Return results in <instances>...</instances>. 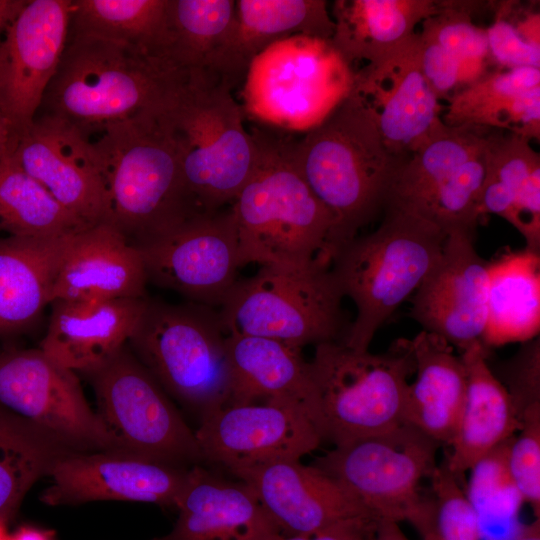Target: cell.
<instances>
[{
	"mask_svg": "<svg viewBox=\"0 0 540 540\" xmlns=\"http://www.w3.org/2000/svg\"><path fill=\"white\" fill-rule=\"evenodd\" d=\"M518 437H513L507 452L509 474L522 496L539 518L540 510V405L521 416Z\"/></svg>",
	"mask_w": 540,
	"mask_h": 540,
	"instance_id": "44",
	"label": "cell"
},
{
	"mask_svg": "<svg viewBox=\"0 0 540 540\" xmlns=\"http://www.w3.org/2000/svg\"><path fill=\"white\" fill-rule=\"evenodd\" d=\"M486 148L405 210L427 219L446 234L475 233L482 217L479 204L486 174Z\"/></svg>",
	"mask_w": 540,
	"mask_h": 540,
	"instance_id": "41",
	"label": "cell"
},
{
	"mask_svg": "<svg viewBox=\"0 0 540 540\" xmlns=\"http://www.w3.org/2000/svg\"><path fill=\"white\" fill-rule=\"evenodd\" d=\"M189 468L119 452H75L58 460L41 493L50 506L117 500L173 507Z\"/></svg>",
	"mask_w": 540,
	"mask_h": 540,
	"instance_id": "19",
	"label": "cell"
},
{
	"mask_svg": "<svg viewBox=\"0 0 540 540\" xmlns=\"http://www.w3.org/2000/svg\"><path fill=\"white\" fill-rule=\"evenodd\" d=\"M12 155L26 173L86 226L107 221L102 162L92 140L77 127L41 114L19 135Z\"/></svg>",
	"mask_w": 540,
	"mask_h": 540,
	"instance_id": "18",
	"label": "cell"
},
{
	"mask_svg": "<svg viewBox=\"0 0 540 540\" xmlns=\"http://www.w3.org/2000/svg\"><path fill=\"white\" fill-rule=\"evenodd\" d=\"M292 156L300 175L334 218L335 255L387 205L405 162L388 152L351 91L320 124L300 139L292 138Z\"/></svg>",
	"mask_w": 540,
	"mask_h": 540,
	"instance_id": "3",
	"label": "cell"
},
{
	"mask_svg": "<svg viewBox=\"0 0 540 540\" xmlns=\"http://www.w3.org/2000/svg\"><path fill=\"white\" fill-rule=\"evenodd\" d=\"M75 452L0 405V519L13 516L33 484Z\"/></svg>",
	"mask_w": 540,
	"mask_h": 540,
	"instance_id": "33",
	"label": "cell"
},
{
	"mask_svg": "<svg viewBox=\"0 0 540 540\" xmlns=\"http://www.w3.org/2000/svg\"><path fill=\"white\" fill-rule=\"evenodd\" d=\"M539 331L540 253L524 248L489 261L482 345L522 344Z\"/></svg>",
	"mask_w": 540,
	"mask_h": 540,
	"instance_id": "32",
	"label": "cell"
},
{
	"mask_svg": "<svg viewBox=\"0 0 540 540\" xmlns=\"http://www.w3.org/2000/svg\"><path fill=\"white\" fill-rule=\"evenodd\" d=\"M12 154L0 162V229L12 236L43 238L89 228L26 173Z\"/></svg>",
	"mask_w": 540,
	"mask_h": 540,
	"instance_id": "36",
	"label": "cell"
},
{
	"mask_svg": "<svg viewBox=\"0 0 540 540\" xmlns=\"http://www.w3.org/2000/svg\"><path fill=\"white\" fill-rule=\"evenodd\" d=\"M512 540H540L539 518L528 525H524L518 535Z\"/></svg>",
	"mask_w": 540,
	"mask_h": 540,
	"instance_id": "52",
	"label": "cell"
},
{
	"mask_svg": "<svg viewBox=\"0 0 540 540\" xmlns=\"http://www.w3.org/2000/svg\"><path fill=\"white\" fill-rule=\"evenodd\" d=\"M487 265L474 233H447L441 255L412 298L411 316L422 330L462 351L481 343L485 325Z\"/></svg>",
	"mask_w": 540,
	"mask_h": 540,
	"instance_id": "20",
	"label": "cell"
},
{
	"mask_svg": "<svg viewBox=\"0 0 540 540\" xmlns=\"http://www.w3.org/2000/svg\"><path fill=\"white\" fill-rule=\"evenodd\" d=\"M238 39L248 65L269 45L293 36L331 40L335 24L324 0L235 1Z\"/></svg>",
	"mask_w": 540,
	"mask_h": 540,
	"instance_id": "37",
	"label": "cell"
},
{
	"mask_svg": "<svg viewBox=\"0 0 540 540\" xmlns=\"http://www.w3.org/2000/svg\"><path fill=\"white\" fill-rule=\"evenodd\" d=\"M439 10L434 0H337L331 43L350 67L374 64L398 49ZM364 65V66H365Z\"/></svg>",
	"mask_w": 540,
	"mask_h": 540,
	"instance_id": "31",
	"label": "cell"
},
{
	"mask_svg": "<svg viewBox=\"0 0 540 540\" xmlns=\"http://www.w3.org/2000/svg\"><path fill=\"white\" fill-rule=\"evenodd\" d=\"M380 520L374 515H363L340 521L313 533L283 535L276 540H369Z\"/></svg>",
	"mask_w": 540,
	"mask_h": 540,
	"instance_id": "47",
	"label": "cell"
},
{
	"mask_svg": "<svg viewBox=\"0 0 540 540\" xmlns=\"http://www.w3.org/2000/svg\"><path fill=\"white\" fill-rule=\"evenodd\" d=\"M343 298L331 266H261L235 282L218 312L226 335L265 337L303 348L344 340Z\"/></svg>",
	"mask_w": 540,
	"mask_h": 540,
	"instance_id": "9",
	"label": "cell"
},
{
	"mask_svg": "<svg viewBox=\"0 0 540 540\" xmlns=\"http://www.w3.org/2000/svg\"><path fill=\"white\" fill-rule=\"evenodd\" d=\"M77 234L0 238V336L26 330L52 303L55 279Z\"/></svg>",
	"mask_w": 540,
	"mask_h": 540,
	"instance_id": "30",
	"label": "cell"
},
{
	"mask_svg": "<svg viewBox=\"0 0 540 540\" xmlns=\"http://www.w3.org/2000/svg\"><path fill=\"white\" fill-rule=\"evenodd\" d=\"M252 133L259 149L257 165L230 204L240 265L331 266L335 221L296 168L292 137L269 128Z\"/></svg>",
	"mask_w": 540,
	"mask_h": 540,
	"instance_id": "1",
	"label": "cell"
},
{
	"mask_svg": "<svg viewBox=\"0 0 540 540\" xmlns=\"http://www.w3.org/2000/svg\"><path fill=\"white\" fill-rule=\"evenodd\" d=\"M26 0H0V46L8 26L20 13Z\"/></svg>",
	"mask_w": 540,
	"mask_h": 540,
	"instance_id": "49",
	"label": "cell"
},
{
	"mask_svg": "<svg viewBox=\"0 0 540 540\" xmlns=\"http://www.w3.org/2000/svg\"><path fill=\"white\" fill-rule=\"evenodd\" d=\"M480 3L439 1L438 12L422 22L419 32L422 38L435 42L461 64L463 87L489 72L492 64L486 29L475 25L471 17Z\"/></svg>",
	"mask_w": 540,
	"mask_h": 540,
	"instance_id": "42",
	"label": "cell"
},
{
	"mask_svg": "<svg viewBox=\"0 0 540 540\" xmlns=\"http://www.w3.org/2000/svg\"><path fill=\"white\" fill-rule=\"evenodd\" d=\"M490 130L444 125L402 164L387 205L411 208L464 163L483 152Z\"/></svg>",
	"mask_w": 540,
	"mask_h": 540,
	"instance_id": "35",
	"label": "cell"
},
{
	"mask_svg": "<svg viewBox=\"0 0 540 540\" xmlns=\"http://www.w3.org/2000/svg\"><path fill=\"white\" fill-rule=\"evenodd\" d=\"M227 81L189 72L158 111L185 187L202 211L229 206L252 176L259 149Z\"/></svg>",
	"mask_w": 540,
	"mask_h": 540,
	"instance_id": "4",
	"label": "cell"
},
{
	"mask_svg": "<svg viewBox=\"0 0 540 540\" xmlns=\"http://www.w3.org/2000/svg\"><path fill=\"white\" fill-rule=\"evenodd\" d=\"M158 111L110 124L90 138L105 174L106 222L134 246L202 212L185 187Z\"/></svg>",
	"mask_w": 540,
	"mask_h": 540,
	"instance_id": "5",
	"label": "cell"
},
{
	"mask_svg": "<svg viewBox=\"0 0 540 540\" xmlns=\"http://www.w3.org/2000/svg\"><path fill=\"white\" fill-rule=\"evenodd\" d=\"M418 37L421 70L439 100H448L463 87L461 64L435 42Z\"/></svg>",
	"mask_w": 540,
	"mask_h": 540,
	"instance_id": "46",
	"label": "cell"
},
{
	"mask_svg": "<svg viewBox=\"0 0 540 540\" xmlns=\"http://www.w3.org/2000/svg\"><path fill=\"white\" fill-rule=\"evenodd\" d=\"M370 539H371V538H370ZM370 539H369V540H370Z\"/></svg>",
	"mask_w": 540,
	"mask_h": 540,
	"instance_id": "54",
	"label": "cell"
},
{
	"mask_svg": "<svg viewBox=\"0 0 540 540\" xmlns=\"http://www.w3.org/2000/svg\"><path fill=\"white\" fill-rule=\"evenodd\" d=\"M540 171V156L530 141L512 133L490 130L480 213L511 222L514 203L531 177Z\"/></svg>",
	"mask_w": 540,
	"mask_h": 540,
	"instance_id": "39",
	"label": "cell"
},
{
	"mask_svg": "<svg viewBox=\"0 0 540 540\" xmlns=\"http://www.w3.org/2000/svg\"><path fill=\"white\" fill-rule=\"evenodd\" d=\"M71 0H30L0 46V112L20 135L40 110L65 50Z\"/></svg>",
	"mask_w": 540,
	"mask_h": 540,
	"instance_id": "17",
	"label": "cell"
},
{
	"mask_svg": "<svg viewBox=\"0 0 540 540\" xmlns=\"http://www.w3.org/2000/svg\"><path fill=\"white\" fill-rule=\"evenodd\" d=\"M370 540H410L400 529L398 522L381 519Z\"/></svg>",
	"mask_w": 540,
	"mask_h": 540,
	"instance_id": "50",
	"label": "cell"
},
{
	"mask_svg": "<svg viewBox=\"0 0 540 540\" xmlns=\"http://www.w3.org/2000/svg\"><path fill=\"white\" fill-rule=\"evenodd\" d=\"M447 234L427 219L386 205L376 230L355 237L335 255L331 271L355 304L345 345L368 350L379 328L414 293L439 259Z\"/></svg>",
	"mask_w": 540,
	"mask_h": 540,
	"instance_id": "6",
	"label": "cell"
},
{
	"mask_svg": "<svg viewBox=\"0 0 540 540\" xmlns=\"http://www.w3.org/2000/svg\"><path fill=\"white\" fill-rule=\"evenodd\" d=\"M188 73L126 43L71 35L41 114L61 118L90 138L110 124L158 111Z\"/></svg>",
	"mask_w": 540,
	"mask_h": 540,
	"instance_id": "2",
	"label": "cell"
},
{
	"mask_svg": "<svg viewBox=\"0 0 540 540\" xmlns=\"http://www.w3.org/2000/svg\"><path fill=\"white\" fill-rule=\"evenodd\" d=\"M142 255L114 226L102 222L79 232L55 279V300L147 298Z\"/></svg>",
	"mask_w": 540,
	"mask_h": 540,
	"instance_id": "24",
	"label": "cell"
},
{
	"mask_svg": "<svg viewBox=\"0 0 540 540\" xmlns=\"http://www.w3.org/2000/svg\"><path fill=\"white\" fill-rule=\"evenodd\" d=\"M0 405L74 451L126 453L89 406L76 372L40 349L0 351Z\"/></svg>",
	"mask_w": 540,
	"mask_h": 540,
	"instance_id": "13",
	"label": "cell"
},
{
	"mask_svg": "<svg viewBox=\"0 0 540 540\" xmlns=\"http://www.w3.org/2000/svg\"><path fill=\"white\" fill-rule=\"evenodd\" d=\"M410 343L416 378L407 389L403 421L449 446L465 400V366L454 347L436 334L422 330Z\"/></svg>",
	"mask_w": 540,
	"mask_h": 540,
	"instance_id": "29",
	"label": "cell"
},
{
	"mask_svg": "<svg viewBox=\"0 0 540 540\" xmlns=\"http://www.w3.org/2000/svg\"><path fill=\"white\" fill-rule=\"evenodd\" d=\"M18 138V133L0 112V162L14 152Z\"/></svg>",
	"mask_w": 540,
	"mask_h": 540,
	"instance_id": "48",
	"label": "cell"
},
{
	"mask_svg": "<svg viewBox=\"0 0 540 540\" xmlns=\"http://www.w3.org/2000/svg\"><path fill=\"white\" fill-rule=\"evenodd\" d=\"M147 300H55L39 349L58 364L86 374L128 343Z\"/></svg>",
	"mask_w": 540,
	"mask_h": 540,
	"instance_id": "23",
	"label": "cell"
},
{
	"mask_svg": "<svg viewBox=\"0 0 540 540\" xmlns=\"http://www.w3.org/2000/svg\"><path fill=\"white\" fill-rule=\"evenodd\" d=\"M195 436L203 462L230 473L280 460H300L322 439L299 406L281 400L228 404L200 420Z\"/></svg>",
	"mask_w": 540,
	"mask_h": 540,
	"instance_id": "15",
	"label": "cell"
},
{
	"mask_svg": "<svg viewBox=\"0 0 540 540\" xmlns=\"http://www.w3.org/2000/svg\"><path fill=\"white\" fill-rule=\"evenodd\" d=\"M486 29L492 63L500 69H540V13L519 2L502 1Z\"/></svg>",
	"mask_w": 540,
	"mask_h": 540,
	"instance_id": "43",
	"label": "cell"
},
{
	"mask_svg": "<svg viewBox=\"0 0 540 540\" xmlns=\"http://www.w3.org/2000/svg\"><path fill=\"white\" fill-rule=\"evenodd\" d=\"M441 117L450 127L508 131L527 140L540 139V69L492 70L449 99Z\"/></svg>",
	"mask_w": 540,
	"mask_h": 540,
	"instance_id": "28",
	"label": "cell"
},
{
	"mask_svg": "<svg viewBox=\"0 0 540 540\" xmlns=\"http://www.w3.org/2000/svg\"><path fill=\"white\" fill-rule=\"evenodd\" d=\"M231 474L253 490L283 535L313 533L346 519L374 515L337 481L300 460L274 461Z\"/></svg>",
	"mask_w": 540,
	"mask_h": 540,
	"instance_id": "21",
	"label": "cell"
},
{
	"mask_svg": "<svg viewBox=\"0 0 540 540\" xmlns=\"http://www.w3.org/2000/svg\"><path fill=\"white\" fill-rule=\"evenodd\" d=\"M172 530L152 540H276L283 536L253 490L201 466L189 469Z\"/></svg>",
	"mask_w": 540,
	"mask_h": 540,
	"instance_id": "22",
	"label": "cell"
},
{
	"mask_svg": "<svg viewBox=\"0 0 540 540\" xmlns=\"http://www.w3.org/2000/svg\"><path fill=\"white\" fill-rule=\"evenodd\" d=\"M351 92L388 152L403 161L445 125L440 100L421 70L418 33L377 63L354 71Z\"/></svg>",
	"mask_w": 540,
	"mask_h": 540,
	"instance_id": "16",
	"label": "cell"
},
{
	"mask_svg": "<svg viewBox=\"0 0 540 540\" xmlns=\"http://www.w3.org/2000/svg\"><path fill=\"white\" fill-rule=\"evenodd\" d=\"M167 6L168 0H71L68 36L118 41L166 58Z\"/></svg>",
	"mask_w": 540,
	"mask_h": 540,
	"instance_id": "34",
	"label": "cell"
},
{
	"mask_svg": "<svg viewBox=\"0 0 540 540\" xmlns=\"http://www.w3.org/2000/svg\"><path fill=\"white\" fill-rule=\"evenodd\" d=\"M430 489L407 522L422 540H479L476 517L461 480L444 457L430 476Z\"/></svg>",
	"mask_w": 540,
	"mask_h": 540,
	"instance_id": "40",
	"label": "cell"
},
{
	"mask_svg": "<svg viewBox=\"0 0 540 540\" xmlns=\"http://www.w3.org/2000/svg\"><path fill=\"white\" fill-rule=\"evenodd\" d=\"M7 540H52V533L34 527H22Z\"/></svg>",
	"mask_w": 540,
	"mask_h": 540,
	"instance_id": "51",
	"label": "cell"
},
{
	"mask_svg": "<svg viewBox=\"0 0 540 540\" xmlns=\"http://www.w3.org/2000/svg\"><path fill=\"white\" fill-rule=\"evenodd\" d=\"M487 350L476 343L460 355L467 376L466 395L449 445L451 451L445 455L448 467L460 480L521 428L508 391L488 365Z\"/></svg>",
	"mask_w": 540,
	"mask_h": 540,
	"instance_id": "26",
	"label": "cell"
},
{
	"mask_svg": "<svg viewBox=\"0 0 540 540\" xmlns=\"http://www.w3.org/2000/svg\"><path fill=\"white\" fill-rule=\"evenodd\" d=\"M498 378L508 391L520 416L540 405V340L539 336L522 343L518 352L501 367ZM497 377V376H496Z\"/></svg>",
	"mask_w": 540,
	"mask_h": 540,
	"instance_id": "45",
	"label": "cell"
},
{
	"mask_svg": "<svg viewBox=\"0 0 540 540\" xmlns=\"http://www.w3.org/2000/svg\"><path fill=\"white\" fill-rule=\"evenodd\" d=\"M4 520L0 519V540H7L4 532Z\"/></svg>",
	"mask_w": 540,
	"mask_h": 540,
	"instance_id": "53",
	"label": "cell"
},
{
	"mask_svg": "<svg viewBox=\"0 0 540 540\" xmlns=\"http://www.w3.org/2000/svg\"><path fill=\"white\" fill-rule=\"evenodd\" d=\"M352 83V70L330 40L293 36L252 58L241 107L260 125L303 134L334 110Z\"/></svg>",
	"mask_w": 540,
	"mask_h": 540,
	"instance_id": "10",
	"label": "cell"
},
{
	"mask_svg": "<svg viewBox=\"0 0 540 540\" xmlns=\"http://www.w3.org/2000/svg\"><path fill=\"white\" fill-rule=\"evenodd\" d=\"M148 282L187 301L219 307L238 280L239 247L230 205L202 211L136 246Z\"/></svg>",
	"mask_w": 540,
	"mask_h": 540,
	"instance_id": "14",
	"label": "cell"
},
{
	"mask_svg": "<svg viewBox=\"0 0 540 540\" xmlns=\"http://www.w3.org/2000/svg\"><path fill=\"white\" fill-rule=\"evenodd\" d=\"M309 368L322 440L336 446L404 423L408 379L415 371L410 339L395 340L382 353L342 341L321 343Z\"/></svg>",
	"mask_w": 540,
	"mask_h": 540,
	"instance_id": "8",
	"label": "cell"
},
{
	"mask_svg": "<svg viewBox=\"0 0 540 540\" xmlns=\"http://www.w3.org/2000/svg\"><path fill=\"white\" fill-rule=\"evenodd\" d=\"M165 57L188 72L241 84L248 63L239 46L235 1L168 0Z\"/></svg>",
	"mask_w": 540,
	"mask_h": 540,
	"instance_id": "25",
	"label": "cell"
},
{
	"mask_svg": "<svg viewBox=\"0 0 540 540\" xmlns=\"http://www.w3.org/2000/svg\"><path fill=\"white\" fill-rule=\"evenodd\" d=\"M225 340L214 307L148 298L127 345L168 396L201 420L231 401Z\"/></svg>",
	"mask_w": 540,
	"mask_h": 540,
	"instance_id": "7",
	"label": "cell"
},
{
	"mask_svg": "<svg viewBox=\"0 0 540 540\" xmlns=\"http://www.w3.org/2000/svg\"><path fill=\"white\" fill-rule=\"evenodd\" d=\"M512 438L469 470L465 493L476 517L479 540H512L524 526L520 521L524 501L507 467Z\"/></svg>",
	"mask_w": 540,
	"mask_h": 540,
	"instance_id": "38",
	"label": "cell"
},
{
	"mask_svg": "<svg viewBox=\"0 0 540 540\" xmlns=\"http://www.w3.org/2000/svg\"><path fill=\"white\" fill-rule=\"evenodd\" d=\"M440 444L402 423L354 439L317 457L312 466L344 487L380 519L408 521L422 492L420 482L436 467Z\"/></svg>",
	"mask_w": 540,
	"mask_h": 540,
	"instance_id": "12",
	"label": "cell"
},
{
	"mask_svg": "<svg viewBox=\"0 0 540 540\" xmlns=\"http://www.w3.org/2000/svg\"><path fill=\"white\" fill-rule=\"evenodd\" d=\"M225 342L232 372L229 404L286 401L301 407L316 427V391L302 348L250 335L229 334Z\"/></svg>",
	"mask_w": 540,
	"mask_h": 540,
	"instance_id": "27",
	"label": "cell"
},
{
	"mask_svg": "<svg viewBox=\"0 0 540 540\" xmlns=\"http://www.w3.org/2000/svg\"><path fill=\"white\" fill-rule=\"evenodd\" d=\"M85 375L124 452L186 468L203 462L195 431L127 344Z\"/></svg>",
	"mask_w": 540,
	"mask_h": 540,
	"instance_id": "11",
	"label": "cell"
}]
</instances>
